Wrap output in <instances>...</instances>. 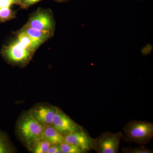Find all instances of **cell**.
<instances>
[{
    "label": "cell",
    "instance_id": "cell-1",
    "mask_svg": "<svg viewBox=\"0 0 153 153\" xmlns=\"http://www.w3.org/2000/svg\"><path fill=\"white\" fill-rule=\"evenodd\" d=\"M123 139L140 145L148 143L153 137V124L146 121L132 120L124 126Z\"/></svg>",
    "mask_w": 153,
    "mask_h": 153
},
{
    "label": "cell",
    "instance_id": "cell-2",
    "mask_svg": "<svg viewBox=\"0 0 153 153\" xmlns=\"http://www.w3.org/2000/svg\"><path fill=\"white\" fill-rule=\"evenodd\" d=\"M44 127L31 112L22 117L19 126V133L22 137L28 143L34 144L43 139Z\"/></svg>",
    "mask_w": 153,
    "mask_h": 153
},
{
    "label": "cell",
    "instance_id": "cell-3",
    "mask_svg": "<svg viewBox=\"0 0 153 153\" xmlns=\"http://www.w3.org/2000/svg\"><path fill=\"white\" fill-rule=\"evenodd\" d=\"M122 139H123V134L121 132H104L93 139L92 150L97 153H118Z\"/></svg>",
    "mask_w": 153,
    "mask_h": 153
},
{
    "label": "cell",
    "instance_id": "cell-4",
    "mask_svg": "<svg viewBox=\"0 0 153 153\" xmlns=\"http://www.w3.org/2000/svg\"><path fill=\"white\" fill-rule=\"evenodd\" d=\"M52 126L63 135L83 129L81 126L76 123L65 113L57 108Z\"/></svg>",
    "mask_w": 153,
    "mask_h": 153
},
{
    "label": "cell",
    "instance_id": "cell-5",
    "mask_svg": "<svg viewBox=\"0 0 153 153\" xmlns=\"http://www.w3.org/2000/svg\"><path fill=\"white\" fill-rule=\"evenodd\" d=\"M3 52L8 60L17 63L27 62L33 53L23 46L18 40L5 47Z\"/></svg>",
    "mask_w": 153,
    "mask_h": 153
},
{
    "label": "cell",
    "instance_id": "cell-6",
    "mask_svg": "<svg viewBox=\"0 0 153 153\" xmlns=\"http://www.w3.org/2000/svg\"><path fill=\"white\" fill-rule=\"evenodd\" d=\"M64 142L77 146L85 153L91 150L92 140L84 129L63 135Z\"/></svg>",
    "mask_w": 153,
    "mask_h": 153
},
{
    "label": "cell",
    "instance_id": "cell-7",
    "mask_svg": "<svg viewBox=\"0 0 153 153\" xmlns=\"http://www.w3.org/2000/svg\"><path fill=\"white\" fill-rule=\"evenodd\" d=\"M25 26L52 33L53 21L52 17L45 11H38L29 19Z\"/></svg>",
    "mask_w": 153,
    "mask_h": 153
},
{
    "label": "cell",
    "instance_id": "cell-8",
    "mask_svg": "<svg viewBox=\"0 0 153 153\" xmlns=\"http://www.w3.org/2000/svg\"><path fill=\"white\" fill-rule=\"evenodd\" d=\"M57 108L53 106H41L33 110L31 113L44 126H52Z\"/></svg>",
    "mask_w": 153,
    "mask_h": 153
},
{
    "label": "cell",
    "instance_id": "cell-9",
    "mask_svg": "<svg viewBox=\"0 0 153 153\" xmlns=\"http://www.w3.org/2000/svg\"><path fill=\"white\" fill-rule=\"evenodd\" d=\"M43 139L47 140L52 145H60L64 142V136L52 126L44 127Z\"/></svg>",
    "mask_w": 153,
    "mask_h": 153
},
{
    "label": "cell",
    "instance_id": "cell-10",
    "mask_svg": "<svg viewBox=\"0 0 153 153\" xmlns=\"http://www.w3.org/2000/svg\"><path fill=\"white\" fill-rule=\"evenodd\" d=\"M18 41L32 52H34L42 44L23 31L20 32L18 35Z\"/></svg>",
    "mask_w": 153,
    "mask_h": 153
},
{
    "label": "cell",
    "instance_id": "cell-11",
    "mask_svg": "<svg viewBox=\"0 0 153 153\" xmlns=\"http://www.w3.org/2000/svg\"><path fill=\"white\" fill-rule=\"evenodd\" d=\"M22 31L25 32L31 37L42 44L50 38L52 33L48 31L37 30L27 26H25Z\"/></svg>",
    "mask_w": 153,
    "mask_h": 153
},
{
    "label": "cell",
    "instance_id": "cell-12",
    "mask_svg": "<svg viewBox=\"0 0 153 153\" xmlns=\"http://www.w3.org/2000/svg\"><path fill=\"white\" fill-rule=\"evenodd\" d=\"M62 153H84L81 149L75 145L63 142L59 145Z\"/></svg>",
    "mask_w": 153,
    "mask_h": 153
},
{
    "label": "cell",
    "instance_id": "cell-13",
    "mask_svg": "<svg viewBox=\"0 0 153 153\" xmlns=\"http://www.w3.org/2000/svg\"><path fill=\"white\" fill-rule=\"evenodd\" d=\"M52 144L47 140L42 139L35 143L33 149L34 153H47V151Z\"/></svg>",
    "mask_w": 153,
    "mask_h": 153
},
{
    "label": "cell",
    "instance_id": "cell-14",
    "mask_svg": "<svg viewBox=\"0 0 153 153\" xmlns=\"http://www.w3.org/2000/svg\"><path fill=\"white\" fill-rule=\"evenodd\" d=\"M122 153H152V149H149L144 146H140L136 148H123L121 151Z\"/></svg>",
    "mask_w": 153,
    "mask_h": 153
},
{
    "label": "cell",
    "instance_id": "cell-15",
    "mask_svg": "<svg viewBox=\"0 0 153 153\" xmlns=\"http://www.w3.org/2000/svg\"><path fill=\"white\" fill-rule=\"evenodd\" d=\"M14 12L10 7L4 8L0 9V22H5L14 17Z\"/></svg>",
    "mask_w": 153,
    "mask_h": 153
},
{
    "label": "cell",
    "instance_id": "cell-16",
    "mask_svg": "<svg viewBox=\"0 0 153 153\" xmlns=\"http://www.w3.org/2000/svg\"><path fill=\"white\" fill-rule=\"evenodd\" d=\"M11 148L4 134L0 133V153L11 152Z\"/></svg>",
    "mask_w": 153,
    "mask_h": 153
},
{
    "label": "cell",
    "instance_id": "cell-17",
    "mask_svg": "<svg viewBox=\"0 0 153 153\" xmlns=\"http://www.w3.org/2000/svg\"><path fill=\"white\" fill-rule=\"evenodd\" d=\"M41 1L42 0H22L21 7L24 8H26Z\"/></svg>",
    "mask_w": 153,
    "mask_h": 153
},
{
    "label": "cell",
    "instance_id": "cell-18",
    "mask_svg": "<svg viewBox=\"0 0 153 153\" xmlns=\"http://www.w3.org/2000/svg\"><path fill=\"white\" fill-rule=\"evenodd\" d=\"M47 153H62L59 145H52L49 148Z\"/></svg>",
    "mask_w": 153,
    "mask_h": 153
},
{
    "label": "cell",
    "instance_id": "cell-19",
    "mask_svg": "<svg viewBox=\"0 0 153 153\" xmlns=\"http://www.w3.org/2000/svg\"><path fill=\"white\" fill-rule=\"evenodd\" d=\"M13 4L11 0H0V9L4 8L10 7Z\"/></svg>",
    "mask_w": 153,
    "mask_h": 153
},
{
    "label": "cell",
    "instance_id": "cell-20",
    "mask_svg": "<svg viewBox=\"0 0 153 153\" xmlns=\"http://www.w3.org/2000/svg\"><path fill=\"white\" fill-rule=\"evenodd\" d=\"M13 4H16L21 6L22 0H11Z\"/></svg>",
    "mask_w": 153,
    "mask_h": 153
},
{
    "label": "cell",
    "instance_id": "cell-21",
    "mask_svg": "<svg viewBox=\"0 0 153 153\" xmlns=\"http://www.w3.org/2000/svg\"><path fill=\"white\" fill-rule=\"evenodd\" d=\"M58 1H64V0H58Z\"/></svg>",
    "mask_w": 153,
    "mask_h": 153
}]
</instances>
